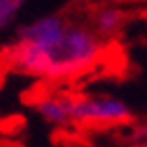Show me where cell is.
I'll return each mask as SVG.
<instances>
[{"label":"cell","mask_w":147,"mask_h":147,"mask_svg":"<svg viewBox=\"0 0 147 147\" xmlns=\"http://www.w3.org/2000/svg\"><path fill=\"white\" fill-rule=\"evenodd\" d=\"M132 113L120 99L113 97H84L78 101H71V120L88 126H116L130 122Z\"/></svg>","instance_id":"7a4b0ae2"},{"label":"cell","mask_w":147,"mask_h":147,"mask_svg":"<svg viewBox=\"0 0 147 147\" xmlns=\"http://www.w3.org/2000/svg\"><path fill=\"white\" fill-rule=\"evenodd\" d=\"M135 147H147V141H143L141 145H135Z\"/></svg>","instance_id":"52a82bcc"},{"label":"cell","mask_w":147,"mask_h":147,"mask_svg":"<svg viewBox=\"0 0 147 147\" xmlns=\"http://www.w3.org/2000/svg\"><path fill=\"white\" fill-rule=\"evenodd\" d=\"M21 6H23V0H0V32L6 30L15 21Z\"/></svg>","instance_id":"8992f818"},{"label":"cell","mask_w":147,"mask_h":147,"mask_svg":"<svg viewBox=\"0 0 147 147\" xmlns=\"http://www.w3.org/2000/svg\"><path fill=\"white\" fill-rule=\"evenodd\" d=\"M65 21L59 15H46L40 17L36 21H32L28 25L17 30V40L19 42H30V44H38V46H49L53 40H57L59 34L65 30Z\"/></svg>","instance_id":"3957f363"},{"label":"cell","mask_w":147,"mask_h":147,"mask_svg":"<svg viewBox=\"0 0 147 147\" xmlns=\"http://www.w3.org/2000/svg\"><path fill=\"white\" fill-rule=\"evenodd\" d=\"M36 107H38L40 116H42L46 122H53V124L71 122V101L69 99L49 97V99H42Z\"/></svg>","instance_id":"277c9868"},{"label":"cell","mask_w":147,"mask_h":147,"mask_svg":"<svg viewBox=\"0 0 147 147\" xmlns=\"http://www.w3.org/2000/svg\"><path fill=\"white\" fill-rule=\"evenodd\" d=\"M124 23V13L120 9H101L95 17V30L103 36L116 34Z\"/></svg>","instance_id":"5b68a950"},{"label":"cell","mask_w":147,"mask_h":147,"mask_svg":"<svg viewBox=\"0 0 147 147\" xmlns=\"http://www.w3.org/2000/svg\"><path fill=\"white\" fill-rule=\"evenodd\" d=\"M103 46L105 44L97 30L80 23H67L57 40H53L49 46H42L49 61L44 78L63 80L84 74L101 59Z\"/></svg>","instance_id":"6da1fadb"}]
</instances>
